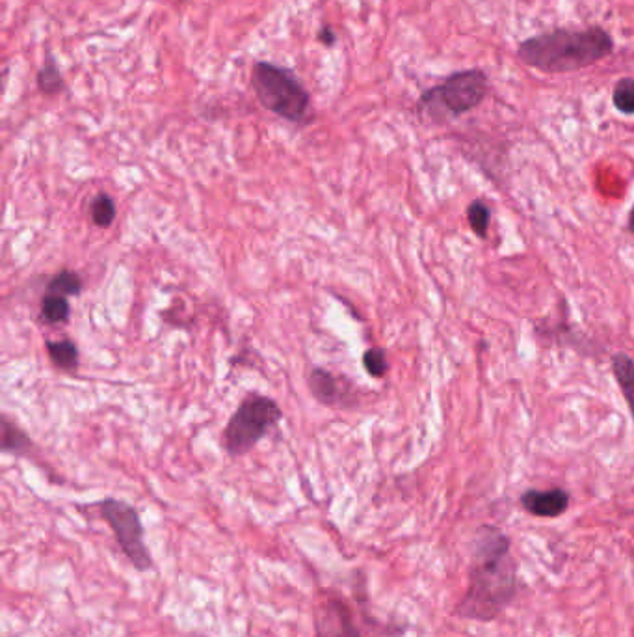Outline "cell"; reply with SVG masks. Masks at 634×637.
<instances>
[{"instance_id":"cell-1","label":"cell","mask_w":634,"mask_h":637,"mask_svg":"<svg viewBox=\"0 0 634 637\" xmlns=\"http://www.w3.org/2000/svg\"><path fill=\"white\" fill-rule=\"evenodd\" d=\"M519 591L511 537L495 525H481L471 542L469 587L454 614L460 619L492 623L504 614Z\"/></svg>"},{"instance_id":"cell-2","label":"cell","mask_w":634,"mask_h":637,"mask_svg":"<svg viewBox=\"0 0 634 637\" xmlns=\"http://www.w3.org/2000/svg\"><path fill=\"white\" fill-rule=\"evenodd\" d=\"M616 51L614 38L603 26L555 29L527 38L517 45V59L541 73H573L609 59Z\"/></svg>"},{"instance_id":"cell-3","label":"cell","mask_w":634,"mask_h":637,"mask_svg":"<svg viewBox=\"0 0 634 637\" xmlns=\"http://www.w3.org/2000/svg\"><path fill=\"white\" fill-rule=\"evenodd\" d=\"M249 84L257 102L273 116L303 126L311 121V94L291 67L268 60H256L249 70Z\"/></svg>"},{"instance_id":"cell-4","label":"cell","mask_w":634,"mask_h":637,"mask_svg":"<svg viewBox=\"0 0 634 637\" xmlns=\"http://www.w3.org/2000/svg\"><path fill=\"white\" fill-rule=\"evenodd\" d=\"M487 94L490 77L484 70H462L451 73L432 88L425 89L417 102V110L425 118L441 124L481 107Z\"/></svg>"},{"instance_id":"cell-5","label":"cell","mask_w":634,"mask_h":637,"mask_svg":"<svg viewBox=\"0 0 634 637\" xmlns=\"http://www.w3.org/2000/svg\"><path fill=\"white\" fill-rule=\"evenodd\" d=\"M283 412L272 397L251 392L244 397L224 429V447L232 457L251 452L281 422Z\"/></svg>"},{"instance_id":"cell-6","label":"cell","mask_w":634,"mask_h":637,"mask_svg":"<svg viewBox=\"0 0 634 637\" xmlns=\"http://www.w3.org/2000/svg\"><path fill=\"white\" fill-rule=\"evenodd\" d=\"M99 509H101L103 519L107 520L110 530L114 531L119 549L123 550V554L127 555V560L131 561L138 571H149L153 566V560L143 539L146 531H143L142 520L137 509L114 498L101 501Z\"/></svg>"},{"instance_id":"cell-7","label":"cell","mask_w":634,"mask_h":637,"mask_svg":"<svg viewBox=\"0 0 634 637\" xmlns=\"http://www.w3.org/2000/svg\"><path fill=\"white\" fill-rule=\"evenodd\" d=\"M316 637H362L356 620L343 601L326 598L314 614Z\"/></svg>"},{"instance_id":"cell-8","label":"cell","mask_w":634,"mask_h":637,"mask_svg":"<svg viewBox=\"0 0 634 637\" xmlns=\"http://www.w3.org/2000/svg\"><path fill=\"white\" fill-rule=\"evenodd\" d=\"M571 496L563 489H528L522 495V506L538 519H558L568 511Z\"/></svg>"},{"instance_id":"cell-9","label":"cell","mask_w":634,"mask_h":637,"mask_svg":"<svg viewBox=\"0 0 634 637\" xmlns=\"http://www.w3.org/2000/svg\"><path fill=\"white\" fill-rule=\"evenodd\" d=\"M308 384L311 395L322 405H343L344 390L341 387V381L324 368H313L309 371Z\"/></svg>"},{"instance_id":"cell-10","label":"cell","mask_w":634,"mask_h":637,"mask_svg":"<svg viewBox=\"0 0 634 637\" xmlns=\"http://www.w3.org/2000/svg\"><path fill=\"white\" fill-rule=\"evenodd\" d=\"M36 84L43 96H60V94L67 92L66 77H64V73L60 70L58 62H56L51 51H49L42 66L37 70Z\"/></svg>"},{"instance_id":"cell-11","label":"cell","mask_w":634,"mask_h":637,"mask_svg":"<svg viewBox=\"0 0 634 637\" xmlns=\"http://www.w3.org/2000/svg\"><path fill=\"white\" fill-rule=\"evenodd\" d=\"M612 373L616 376L617 386L622 387L623 400L627 403L634 420V360L623 352L612 354Z\"/></svg>"},{"instance_id":"cell-12","label":"cell","mask_w":634,"mask_h":637,"mask_svg":"<svg viewBox=\"0 0 634 637\" xmlns=\"http://www.w3.org/2000/svg\"><path fill=\"white\" fill-rule=\"evenodd\" d=\"M47 354L51 362L64 371H75L78 368V347L72 340L47 341Z\"/></svg>"},{"instance_id":"cell-13","label":"cell","mask_w":634,"mask_h":637,"mask_svg":"<svg viewBox=\"0 0 634 637\" xmlns=\"http://www.w3.org/2000/svg\"><path fill=\"white\" fill-rule=\"evenodd\" d=\"M69 316H72V306L67 302V297L47 293L42 298L40 317H42L43 322H47V325H64V322L69 321Z\"/></svg>"},{"instance_id":"cell-14","label":"cell","mask_w":634,"mask_h":637,"mask_svg":"<svg viewBox=\"0 0 634 637\" xmlns=\"http://www.w3.org/2000/svg\"><path fill=\"white\" fill-rule=\"evenodd\" d=\"M89 215H92L95 226L108 227L112 226L114 221H116L118 209H116L112 198L105 192H99L89 203Z\"/></svg>"},{"instance_id":"cell-15","label":"cell","mask_w":634,"mask_h":637,"mask_svg":"<svg viewBox=\"0 0 634 637\" xmlns=\"http://www.w3.org/2000/svg\"><path fill=\"white\" fill-rule=\"evenodd\" d=\"M49 293L62 295V297H78L83 293V280L75 270H60L51 278L47 286Z\"/></svg>"},{"instance_id":"cell-16","label":"cell","mask_w":634,"mask_h":637,"mask_svg":"<svg viewBox=\"0 0 634 637\" xmlns=\"http://www.w3.org/2000/svg\"><path fill=\"white\" fill-rule=\"evenodd\" d=\"M32 447V440L19 425L4 417L2 420V449L4 452L24 453Z\"/></svg>"},{"instance_id":"cell-17","label":"cell","mask_w":634,"mask_h":637,"mask_svg":"<svg viewBox=\"0 0 634 637\" xmlns=\"http://www.w3.org/2000/svg\"><path fill=\"white\" fill-rule=\"evenodd\" d=\"M468 221L476 237L486 238L492 224V209L484 200H474L468 208Z\"/></svg>"},{"instance_id":"cell-18","label":"cell","mask_w":634,"mask_h":637,"mask_svg":"<svg viewBox=\"0 0 634 637\" xmlns=\"http://www.w3.org/2000/svg\"><path fill=\"white\" fill-rule=\"evenodd\" d=\"M612 103L617 113L625 116L634 114V78L623 77L617 81L616 86L612 89Z\"/></svg>"},{"instance_id":"cell-19","label":"cell","mask_w":634,"mask_h":637,"mask_svg":"<svg viewBox=\"0 0 634 637\" xmlns=\"http://www.w3.org/2000/svg\"><path fill=\"white\" fill-rule=\"evenodd\" d=\"M363 368L367 371L368 375L374 376V379H382V376L387 375L389 371V363H387L386 351L379 349V347H374V349H368L365 354H363Z\"/></svg>"},{"instance_id":"cell-20","label":"cell","mask_w":634,"mask_h":637,"mask_svg":"<svg viewBox=\"0 0 634 637\" xmlns=\"http://www.w3.org/2000/svg\"><path fill=\"white\" fill-rule=\"evenodd\" d=\"M316 38H319V42H321L322 45L327 49L335 47L339 42L337 32H335V29L330 26V24H324V26L319 30V36Z\"/></svg>"},{"instance_id":"cell-21","label":"cell","mask_w":634,"mask_h":637,"mask_svg":"<svg viewBox=\"0 0 634 637\" xmlns=\"http://www.w3.org/2000/svg\"><path fill=\"white\" fill-rule=\"evenodd\" d=\"M627 230L628 233H633L634 235V205L633 209H631V213H628Z\"/></svg>"}]
</instances>
